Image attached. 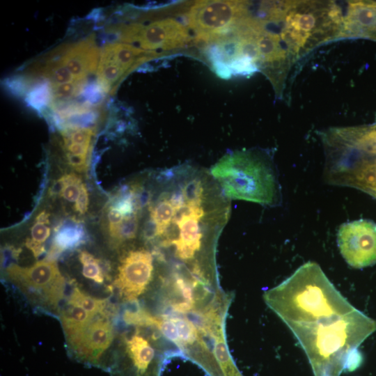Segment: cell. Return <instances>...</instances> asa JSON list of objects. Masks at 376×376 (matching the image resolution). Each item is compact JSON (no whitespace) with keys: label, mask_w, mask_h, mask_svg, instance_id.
Here are the masks:
<instances>
[{"label":"cell","mask_w":376,"mask_h":376,"mask_svg":"<svg viewBox=\"0 0 376 376\" xmlns=\"http://www.w3.org/2000/svg\"><path fill=\"white\" fill-rule=\"evenodd\" d=\"M265 297L297 338L315 376H340L376 331V321L352 306L314 262L299 267Z\"/></svg>","instance_id":"1"},{"label":"cell","mask_w":376,"mask_h":376,"mask_svg":"<svg viewBox=\"0 0 376 376\" xmlns=\"http://www.w3.org/2000/svg\"><path fill=\"white\" fill-rule=\"evenodd\" d=\"M272 22L295 62L325 42L342 38L343 7L335 1H266Z\"/></svg>","instance_id":"2"},{"label":"cell","mask_w":376,"mask_h":376,"mask_svg":"<svg viewBox=\"0 0 376 376\" xmlns=\"http://www.w3.org/2000/svg\"><path fill=\"white\" fill-rule=\"evenodd\" d=\"M228 198L273 206L281 200L280 187L270 157L257 150L223 156L210 171Z\"/></svg>","instance_id":"3"},{"label":"cell","mask_w":376,"mask_h":376,"mask_svg":"<svg viewBox=\"0 0 376 376\" xmlns=\"http://www.w3.org/2000/svg\"><path fill=\"white\" fill-rule=\"evenodd\" d=\"M250 10L248 1H196L186 15L187 26L197 40L214 42L230 33Z\"/></svg>","instance_id":"4"},{"label":"cell","mask_w":376,"mask_h":376,"mask_svg":"<svg viewBox=\"0 0 376 376\" xmlns=\"http://www.w3.org/2000/svg\"><path fill=\"white\" fill-rule=\"evenodd\" d=\"M109 31L115 34L120 42L155 53L184 47L192 39L187 25L173 18L148 24H117L109 26Z\"/></svg>","instance_id":"5"},{"label":"cell","mask_w":376,"mask_h":376,"mask_svg":"<svg viewBox=\"0 0 376 376\" xmlns=\"http://www.w3.org/2000/svg\"><path fill=\"white\" fill-rule=\"evenodd\" d=\"M156 53L120 42L104 45L100 52L96 72L97 85L101 92L113 94L125 77Z\"/></svg>","instance_id":"6"},{"label":"cell","mask_w":376,"mask_h":376,"mask_svg":"<svg viewBox=\"0 0 376 376\" xmlns=\"http://www.w3.org/2000/svg\"><path fill=\"white\" fill-rule=\"evenodd\" d=\"M10 280L27 294H36L48 305L56 307L64 293L65 281L53 259H44L30 267L11 265L7 268Z\"/></svg>","instance_id":"7"},{"label":"cell","mask_w":376,"mask_h":376,"mask_svg":"<svg viewBox=\"0 0 376 376\" xmlns=\"http://www.w3.org/2000/svg\"><path fill=\"white\" fill-rule=\"evenodd\" d=\"M337 242L346 263L354 268L376 264V224L359 219L343 224L338 231Z\"/></svg>","instance_id":"8"},{"label":"cell","mask_w":376,"mask_h":376,"mask_svg":"<svg viewBox=\"0 0 376 376\" xmlns=\"http://www.w3.org/2000/svg\"><path fill=\"white\" fill-rule=\"evenodd\" d=\"M153 257L145 249L129 251L120 260L115 286L128 301L144 292L153 276Z\"/></svg>","instance_id":"9"},{"label":"cell","mask_w":376,"mask_h":376,"mask_svg":"<svg viewBox=\"0 0 376 376\" xmlns=\"http://www.w3.org/2000/svg\"><path fill=\"white\" fill-rule=\"evenodd\" d=\"M113 339L111 322L105 317L93 319L77 336L67 339L75 358L86 364L103 367L102 358Z\"/></svg>","instance_id":"10"},{"label":"cell","mask_w":376,"mask_h":376,"mask_svg":"<svg viewBox=\"0 0 376 376\" xmlns=\"http://www.w3.org/2000/svg\"><path fill=\"white\" fill-rule=\"evenodd\" d=\"M342 38H366L376 41V2L346 1Z\"/></svg>","instance_id":"11"},{"label":"cell","mask_w":376,"mask_h":376,"mask_svg":"<svg viewBox=\"0 0 376 376\" xmlns=\"http://www.w3.org/2000/svg\"><path fill=\"white\" fill-rule=\"evenodd\" d=\"M141 214H125L111 203L105 210L104 225L110 240L119 245L134 239L140 222Z\"/></svg>","instance_id":"12"},{"label":"cell","mask_w":376,"mask_h":376,"mask_svg":"<svg viewBox=\"0 0 376 376\" xmlns=\"http://www.w3.org/2000/svg\"><path fill=\"white\" fill-rule=\"evenodd\" d=\"M93 315L79 306L68 304L60 313V320L67 339L84 331L93 320Z\"/></svg>","instance_id":"13"},{"label":"cell","mask_w":376,"mask_h":376,"mask_svg":"<svg viewBox=\"0 0 376 376\" xmlns=\"http://www.w3.org/2000/svg\"><path fill=\"white\" fill-rule=\"evenodd\" d=\"M84 237V232L80 226H63L55 235L51 251L58 253L73 249L81 244Z\"/></svg>","instance_id":"14"},{"label":"cell","mask_w":376,"mask_h":376,"mask_svg":"<svg viewBox=\"0 0 376 376\" xmlns=\"http://www.w3.org/2000/svg\"><path fill=\"white\" fill-rule=\"evenodd\" d=\"M49 215L45 211L40 212L31 229V239L27 240L26 246L33 252L35 257L41 255L44 251L43 244L50 235V228L47 224Z\"/></svg>","instance_id":"15"},{"label":"cell","mask_w":376,"mask_h":376,"mask_svg":"<svg viewBox=\"0 0 376 376\" xmlns=\"http://www.w3.org/2000/svg\"><path fill=\"white\" fill-rule=\"evenodd\" d=\"M362 191L376 198V143L367 155L361 173Z\"/></svg>","instance_id":"16"},{"label":"cell","mask_w":376,"mask_h":376,"mask_svg":"<svg viewBox=\"0 0 376 376\" xmlns=\"http://www.w3.org/2000/svg\"><path fill=\"white\" fill-rule=\"evenodd\" d=\"M107 299L92 297L78 288H74L69 297L68 304L77 306L88 313L96 315L102 313L107 306Z\"/></svg>","instance_id":"17"},{"label":"cell","mask_w":376,"mask_h":376,"mask_svg":"<svg viewBox=\"0 0 376 376\" xmlns=\"http://www.w3.org/2000/svg\"><path fill=\"white\" fill-rule=\"evenodd\" d=\"M84 183L73 173L65 174L57 182L58 193L67 201L76 203Z\"/></svg>","instance_id":"18"},{"label":"cell","mask_w":376,"mask_h":376,"mask_svg":"<svg viewBox=\"0 0 376 376\" xmlns=\"http://www.w3.org/2000/svg\"><path fill=\"white\" fill-rule=\"evenodd\" d=\"M79 258L82 265V274L84 277L97 283H102L104 276L99 260L86 251H81Z\"/></svg>","instance_id":"19"},{"label":"cell","mask_w":376,"mask_h":376,"mask_svg":"<svg viewBox=\"0 0 376 376\" xmlns=\"http://www.w3.org/2000/svg\"><path fill=\"white\" fill-rule=\"evenodd\" d=\"M170 317L176 326L180 347L193 344L198 338L197 330L193 322L185 318Z\"/></svg>","instance_id":"20"},{"label":"cell","mask_w":376,"mask_h":376,"mask_svg":"<svg viewBox=\"0 0 376 376\" xmlns=\"http://www.w3.org/2000/svg\"><path fill=\"white\" fill-rule=\"evenodd\" d=\"M123 320L128 324L138 326H157L159 318L152 316L147 311L142 309L125 310L123 313Z\"/></svg>","instance_id":"21"},{"label":"cell","mask_w":376,"mask_h":376,"mask_svg":"<svg viewBox=\"0 0 376 376\" xmlns=\"http://www.w3.org/2000/svg\"><path fill=\"white\" fill-rule=\"evenodd\" d=\"M88 202H89V197H88V189L86 185L84 184L80 195L77 201L75 203V210L79 214H84L88 210Z\"/></svg>","instance_id":"22"}]
</instances>
